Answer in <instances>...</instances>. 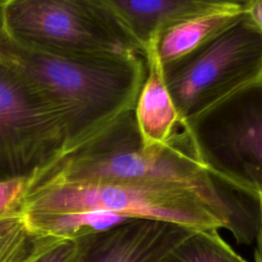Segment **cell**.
Segmentation results:
<instances>
[{"mask_svg":"<svg viewBox=\"0 0 262 262\" xmlns=\"http://www.w3.org/2000/svg\"><path fill=\"white\" fill-rule=\"evenodd\" d=\"M53 182L179 185L201 195L219 217L222 228L230 231L237 244L251 245L257 237L259 209L256 200L225 188L227 185L216 179L195 157L182 131L166 144L143 146L133 111L64 151L31 178L29 194Z\"/></svg>","mask_w":262,"mask_h":262,"instance_id":"6da1fadb","label":"cell"},{"mask_svg":"<svg viewBox=\"0 0 262 262\" xmlns=\"http://www.w3.org/2000/svg\"><path fill=\"white\" fill-rule=\"evenodd\" d=\"M0 57L16 70L58 116L66 150L133 111L146 75L143 56L64 55L8 40Z\"/></svg>","mask_w":262,"mask_h":262,"instance_id":"7a4b0ae2","label":"cell"},{"mask_svg":"<svg viewBox=\"0 0 262 262\" xmlns=\"http://www.w3.org/2000/svg\"><path fill=\"white\" fill-rule=\"evenodd\" d=\"M180 128L216 179L257 200L262 193V75Z\"/></svg>","mask_w":262,"mask_h":262,"instance_id":"3957f363","label":"cell"},{"mask_svg":"<svg viewBox=\"0 0 262 262\" xmlns=\"http://www.w3.org/2000/svg\"><path fill=\"white\" fill-rule=\"evenodd\" d=\"M108 212L126 218L218 230L221 221L196 192L161 182H53L32 191L25 213Z\"/></svg>","mask_w":262,"mask_h":262,"instance_id":"277c9868","label":"cell"},{"mask_svg":"<svg viewBox=\"0 0 262 262\" xmlns=\"http://www.w3.org/2000/svg\"><path fill=\"white\" fill-rule=\"evenodd\" d=\"M4 10L9 38L27 47L64 55L143 56L106 0H5Z\"/></svg>","mask_w":262,"mask_h":262,"instance_id":"5b68a950","label":"cell"},{"mask_svg":"<svg viewBox=\"0 0 262 262\" xmlns=\"http://www.w3.org/2000/svg\"><path fill=\"white\" fill-rule=\"evenodd\" d=\"M161 68L181 127L262 75V34L245 12L201 48Z\"/></svg>","mask_w":262,"mask_h":262,"instance_id":"8992f818","label":"cell"},{"mask_svg":"<svg viewBox=\"0 0 262 262\" xmlns=\"http://www.w3.org/2000/svg\"><path fill=\"white\" fill-rule=\"evenodd\" d=\"M66 146L56 113L0 57V179L33 178L62 155Z\"/></svg>","mask_w":262,"mask_h":262,"instance_id":"52a82bcc","label":"cell"},{"mask_svg":"<svg viewBox=\"0 0 262 262\" xmlns=\"http://www.w3.org/2000/svg\"><path fill=\"white\" fill-rule=\"evenodd\" d=\"M193 230L154 219L131 218L78 239V262H164Z\"/></svg>","mask_w":262,"mask_h":262,"instance_id":"ba28073f","label":"cell"},{"mask_svg":"<svg viewBox=\"0 0 262 262\" xmlns=\"http://www.w3.org/2000/svg\"><path fill=\"white\" fill-rule=\"evenodd\" d=\"M106 3L144 55L161 33L180 21L220 6L223 1L106 0Z\"/></svg>","mask_w":262,"mask_h":262,"instance_id":"9c48e42d","label":"cell"},{"mask_svg":"<svg viewBox=\"0 0 262 262\" xmlns=\"http://www.w3.org/2000/svg\"><path fill=\"white\" fill-rule=\"evenodd\" d=\"M146 75L133 114L143 146L163 145L172 140L180 120L163 78L161 62L151 51L144 53Z\"/></svg>","mask_w":262,"mask_h":262,"instance_id":"30bf717a","label":"cell"},{"mask_svg":"<svg viewBox=\"0 0 262 262\" xmlns=\"http://www.w3.org/2000/svg\"><path fill=\"white\" fill-rule=\"evenodd\" d=\"M246 4L247 1H223L212 10L180 21L161 33L147 51L161 63L185 56L238 20L246 12Z\"/></svg>","mask_w":262,"mask_h":262,"instance_id":"8fae6325","label":"cell"},{"mask_svg":"<svg viewBox=\"0 0 262 262\" xmlns=\"http://www.w3.org/2000/svg\"><path fill=\"white\" fill-rule=\"evenodd\" d=\"M24 216L35 230L60 239H79L131 219L108 212L25 213Z\"/></svg>","mask_w":262,"mask_h":262,"instance_id":"7c38bea8","label":"cell"},{"mask_svg":"<svg viewBox=\"0 0 262 262\" xmlns=\"http://www.w3.org/2000/svg\"><path fill=\"white\" fill-rule=\"evenodd\" d=\"M59 239L32 228L24 215L0 219V262H33Z\"/></svg>","mask_w":262,"mask_h":262,"instance_id":"4fadbf2b","label":"cell"},{"mask_svg":"<svg viewBox=\"0 0 262 262\" xmlns=\"http://www.w3.org/2000/svg\"><path fill=\"white\" fill-rule=\"evenodd\" d=\"M164 262H248L218 233V230H193L178 244Z\"/></svg>","mask_w":262,"mask_h":262,"instance_id":"5bb4252c","label":"cell"},{"mask_svg":"<svg viewBox=\"0 0 262 262\" xmlns=\"http://www.w3.org/2000/svg\"><path fill=\"white\" fill-rule=\"evenodd\" d=\"M30 180L28 177L0 179V219L24 215Z\"/></svg>","mask_w":262,"mask_h":262,"instance_id":"9a60e30c","label":"cell"},{"mask_svg":"<svg viewBox=\"0 0 262 262\" xmlns=\"http://www.w3.org/2000/svg\"><path fill=\"white\" fill-rule=\"evenodd\" d=\"M79 254L78 239H59L33 262H78Z\"/></svg>","mask_w":262,"mask_h":262,"instance_id":"2e32d148","label":"cell"},{"mask_svg":"<svg viewBox=\"0 0 262 262\" xmlns=\"http://www.w3.org/2000/svg\"><path fill=\"white\" fill-rule=\"evenodd\" d=\"M246 13L262 34V0L247 1Z\"/></svg>","mask_w":262,"mask_h":262,"instance_id":"e0dca14e","label":"cell"},{"mask_svg":"<svg viewBox=\"0 0 262 262\" xmlns=\"http://www.w3.org/2000/svg\"><path fill=\"white\" fill-rule=\"evenodd\" d=\"M258 209H259V226L256 237V250H255V262H262V193L257 196Z\"/></svg>","mask_w":262,"mask_h":262,"instance_id":"ac0fdd59","label":"cell"},{"mask_svg":"<svg viewBox=\"0 0 262 262\" xmlns=\"http://www.w3.org/2000/svg\"><path fill=\"white\" fill-rule=\"evenodd\" d=\"M5 0H0V47L8 40L9 35L6 27L5 10H4Z\"/></svg>","mask_w":262,"mask_h":262,"instance_id":"d6986e66","label":"cell"}]
</instances>
